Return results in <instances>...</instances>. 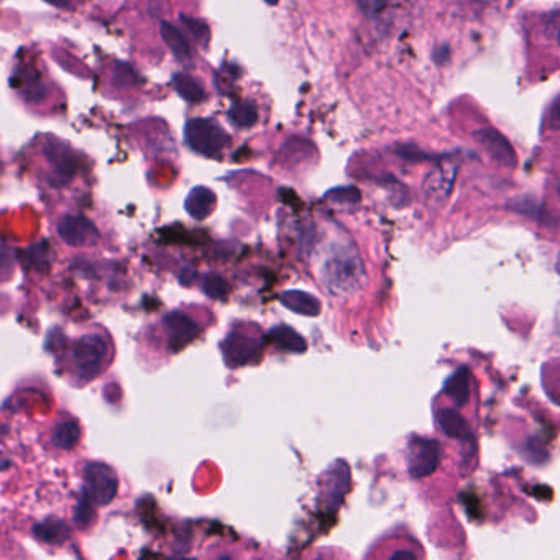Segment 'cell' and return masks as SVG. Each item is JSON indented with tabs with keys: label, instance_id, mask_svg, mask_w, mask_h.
<instances>
[{
	"label": "cell",
	"instance_id": "cell-28",
	"mask_svg": "<svg viewBox=\"0 0 560 560\" xmlns=\"http://www.w3.org/2000/svg\"><path fill=\"white\" fill-rule=\"evenodd\" d=\"M547 127L560 130V97L551 105V111L547 115Z\"/></svg>",
	"mask_w": 560,
	"mask_h": 560
},
{
	"label": "cell",
	"instance_id": "cell-24",
	"mask_svg": "<svg viewBox=\"0 0 560 560\" xmlns=\"http://www.w3.org/2000/svg\"><path fill=\"white\" fill-rule=\"evenodd\" d=\"M94 500L89 496V493L83 492V496L79 498V503H77L76 511H75V523H76L77 527H85L89 526L91 523H93L94 519V509H93Z\"/></svg>",
	"mask_w": 560,
	"mask_h": 560
},
{
	"label": "cell",
	"instance_id": "cell-7",
	"mask_svg": "<svg viewBox=\"0 0 560 560\" xmlns=\"http://www.w3.org/2000/svg\"><path fill=\"white\" fill-rule=\"evenodd\" d=\"M262 348V340L242 332H230L222 342V355L230 368L242 366L252 362Z\"/></svg>",
	"mask_w": 560,
	"mask_h": 560
},
{
	"label": "cell",
	"instance_id": "cell-10",
	"mask_svg": "<svg viewBox=\"0 0 560 560\" xmlns=\"http://www.w3.org/2000/svg\"><path fill=\"white\" fill-rule=\"evenodd\" d=\"M163 325L168 332L171 340V348L176 352L179 348L185 347L189 342L197 337L199 325L191 315L181 311H173L163 317Z\"/></svg>",
	"mask_w": 560,
	"mask_h": 560
},
{
	"label": "cell",
	"instance_id": "cell-18",
	"mask_svg": "<svg viewBox=\"0 0 560 560\" xmlns=\"http://www.w3.org/2000/svg\"><path fill=\"white\" fill-rule=\"evenodd\" d=\"M437 421L441 425L442 431L445 433V435L452 437V439L465 441L468 435H470L467 421L460 416L457 411H454V409H449V407L442 409L439 416H437Z\"/></svg>",
	"mask_w": 560,
	"mask_h": 560
},
{
	"label": "cell",
	"instance_id": "cell-3",
	"mask_svg": "<svg viewBox=\"0 0 560 560\" xmlns=\"http://www.w3.org/2000/svg\"><path fill=\"white\" fill-rule=\"evenodd\" d=\"M185 140L193 152L215 158L230 145L227 132L211 119L187 120Z\"/></svg>",
	"mask_w": 560,
	"mask_h": 560
},
{
	"label": "cell",
	"instance_id": "cell-23",
	"mask_svg": "<svg viewBox=\"0 0 560 560\" xmlns=\"http://www.w3.org/2000/svg\"><path fill=\"white\" fill-rule=\"evenodd\" d=\"M203 291L213 299H224L229 293L227 281L217 273H205L203 276Z\"/></svg>",
	"mask_w": 560,
	"mask_h": 560
},
{
	"label": "cell",
	"instance_id": "cell-11",
	"mask_svg": "<svg viewBox=\"0 0 560 560\" xmlns=\"http://www.w3.org/2000/svg\"><path fill=\"white\" fill-rule=\"evenodd\" d=\"M350 482V472L344 462H337L334 467L327 472L325 480L323 482L324 501L325 508L337 509L340 503L344 501V495L348 490Z\"/></svg>",
	"mask_w": 560,
	"mask_h": 560
},
{
	"label": "cell",
	"instance_id": "cell-33",
	"mask_svg": "<svg viewBox=\"0 0 560 560\" xmlns=\"http://www.w3.org/2000/svg\"><path fill=\"white\" fill-rule=\"evenodd\" d=\"M555 270H557V273L560 275V254L559 256H557V262H555Z\"/></svg>",
	"mask_w": 560,
	"mask_h": 560
},
{
	"label": "cell",
	"instance_id": "cell-35",
	"mask_svg": "<svg viewBox=\"0 0 560 560\" xmlns=\"http://www.w3.org/2000/svg\"><path fill=\"white\" fill-rule=\"evenodd\" d=\"M557 40H559V45H560V28H559V35H557Z\"/></svg>",
	"mask_w": 560,
	"mask_h": 560
},
{
	"label": "cell",
	"instance_id": "cell-25",
	"mask_svg": "<svg viewBox=\"0 0 560 560\" xmlns=\"http://www.w3.org/2000/svg\"><path fill=\"white\" fill-rule=\"evenodd\" d=\"M179 18H181L183 25L186 26L191 34L195 35V40L201 43L203 46H205L207 42L211 40V30H209V26L205 25L201 20H197V18L187 17V15H181Z\"/></svg>",
	"mask_w": 560,
	"mask_h": 560
},
{
	"label": "cell",
	"instance_id": "cell-21",
	"mask_svg": "<svg viewBox=\"0 0 560 560\" xmlns=\"http://www.w3.org/2000/svg\"><path fill=\"white\" fill-rule=\"evenodd\" d=\"M53 444L61 450L75 449L81 439V429L76 421H63L53 429Z\"/></svg>",
	"mask_w": 560,
	"mask_h": 560
},
{
	"label": "cell",
	"instance_id": "cell-19",
	"mask_svg": "<svg viewBox=\"0 0 560 560\" xmlns=\"http://www.w3.org/2000/svg\"><path fill=\"white\" fill-rule=\"evenodd\" d=\"M444 391L457 406H464L468 401V396H470V376H468V370L460 368L455 374L452 375L449 380L445 382Z\"/></svg>",
	"mask_w": 560,
	"mask_h": 560
},
{
	"label": "cell",
	"instance_id": "cell-15",
	"mask_svg": "<svg viewBox=\"0 0 560 560\" xmlns=\"http://www.w3.org/2000/svg\"><path fill=\"white\" fill-rule=\"evenodd\" d=\"M34 535L42 543L58 545L68 539L69 527L63 519L48 518L35 525Z\"/></svg>",
	"mask_w": 560,
	"mask_h": 560
},
{
	"label": "cell",
	"instance_id": "cell-9",
	"mask_svg": "<svg viewBox=\"0 0 560 560\" xmlns=\"http://www.w3.org/2000/svg\"><path fill=\"white\" fill-rule=\"evenodd\" d=\"M457 175V165L442 162L425 178V195L431 203H444L449 197Z\"/></svg>",
	"mask_w": 560,
	"mask_h": 560
},
{
	"label": "cell",
	"instance_id": "cell-26",
	"mask_svg": "<svg viewBox=\"0 0 560 560\" xmlns=\"http://www.w3.org/2000/svg\"><path fill=\"white\" fill-rule=\"evenodd\" d=\"M327 197L332 203L339 204H355L360 201V193L355 187H337L327 193Z\"/></svg>",
	"mask_w": 560,
	"mask_h": 560
},
{
	"label": "cell",
	"instance_id": "cell-8",
	"mask_svg": "<svg viewBox=\"0 0 560 560\" xmlns=\"http://www.w3.org/2000/svg\"><path fill=\"white\" fill-rule=\"evenodd\" d=\"M474 136L495 162L500 163L503 166H509V168L516 165V153L509 144L508 138L500 134L496 128H480L476 130Z\"/></svg>",
	"mask_w": 560,
	"mask_h": 560
},
{
	"label": "cell",
	"instance_id": "cell-1",
	"mask_svg": "<svg viewBox=\"0 0 560 560\" xmlns=\"http://www.w3.org/2000/svg\"><path fill=\"white\" fill-rule=\"evenodd\" d=\"M321 278L332 295L350 296L362 288L365 281L364 262L354 246L335 244L324 258Z\"/></svg>",
	"mask_w": 560,
	"mask_h": 560
},
{
	"label": "cell",
	"instance_id": "cell-30",
	"mask_svg": "<svg viewBox=\"0 0 560 560\" xmlns=\"http://www.w3.org/2000/svg\"><path fill=\"white\" fill-rule=\"evenodd\" d=\"M46 4H50L56 9H69L71 7V0H45Z\"/></svg>",
	"mask_w": 560,
	"mask_h": 560
},
{
	"label": "cell",
	"instance_id": "cell-14",
	"mask_svg": "<svg viewBox=\"0 0 560 560\" xmlns=\"http://www.w3.org/2000/svg\"><path fill=\"white\" fill-rule=\"evenodd\" d=\"M214 207H215V195L205 186L195 187L185 201L186 213L195 221L207 219L213 214Z\"/></svg>",
	"mask_w": 560,
	"mask_h": 560
},
{
	"label": "cell",
	"instance_id": "cell-2",
	"mask_svg": "<svg viewBox=\"0 0 560 560\" xmlns=\"http://www.w3.org/2000/svg\"><path fill=\"white\" fill-rule=\"evenodd\" d=\"M111 356L109 342L99 334H85L76 340L71 350L73 372L81 383L94 380L107 365Z\"/></svg>",
	"mask_w": 560,
	"mask_h": 560
},
{
	"label": "cell",
	"instance_id": "cell-17",
	"mask_svg": "<svg viewBox=\"0 0 560 560\" xmlns=\"http://www.w3.org/2000/svg\"><path fill=\"white\" fill-rule=\"evenodd\" d=\"M268 337L278 347L286 350V352H291V354H305V348H307V342H305V337L288 325L273 327L272 331L268 332Z\"/></svg>",
	"mask_w": 560,
	"mask_h": 560
},
{
	"label": "cell",
	"instance_id": "cell-4",
	"mask_svg": "<svg viewBox=\"0 0 560 560\" xmlns=\"http://www.w3.org/2000/svg\"><path fill=\"white\" fill-rule=\"evenodd\" d=\"M85 490L95 505H109L119 492V478L109 465L91 462L85 467Z\"/></svg>",
	"mask_w": 560,
	"mask_h": 560
},
{
	"label": "cell",
	"instance_id": "cell-31",
	"mask_svg": "<svg viewBox=\"0 0 560 560\" xmlns=\"http://www.w3.org/2000/svg\"><path fill=\"white\" fill-rule=\"evenodd\" d=\"M401 557H407V559H415V557H416V554L411 551H398L395 552V554L391 555V559H401Z\"/></svg>",
	"mask_w": 560,
	"mask_h": 560
},
{
	"label": "cell",
	"instance_id": "cell-13",
	"mask_svg": "<svg viewBox=\"0 0 560 560\" xmlns=\"http://www.w3.org/2000/svg\"><path fill=\"white\" fill-rule=\"evenodd\" d=\"M281 305L288 307L295 315H305V317H315L321 315V301L317 297L297 289H289L281 293Z\"/></svg>",
	"mask_w": 560,
	"mask_h": 560
},
{
	"label": "cell",
	"instance_id": "cell-32",
	"mask_svg": "<svg viewBox=\"0 0 560 560\" xmlns=\"http://www.w3.org/2000/svg\"><path fill=\"white\" fill-rule=\"evenodd\" d=\"M264 2L268 5H278V0H264Z\"/></svg>",
	"mask_w": 560,
	"mask_h": 560
},
{
	"label": "cell",
	"instance_id": "cell-20",
	"mask_svg": "<svg viewBox=\"0 0 560 560\" xmlns=\"http://www.w3.org/2000/svg\"><path fill=\"white\" fill-rule=\"evenodd\" d=\"M173 85L179 94V97L191 104H199V102L205 101L207 97V94L204 91L203 85L197 83V79L185 73H176L173 76Z\"/></svg>",
	"mask_w": 560,
	"mask_h": 560
},
{
	"label": "cell",
	"instance_id": "cell-27",
	"mask_svg": "<svg viewBox=\"0 0 560 560\" xmlns=\"http://www.w3.org/2000/svg\"><path fill=\"white\" fill-rule=\"evenodd\" d=\"M356 2H358L360 9L364 10L366 15L378 14V12H382L390 4V0H356Z\"/></svg>",
	"mask_w": 560,
	"mask_h": 560
},
{
	"label": "cell",
	"instance_id": "cell-16",
	"mask_svg": "<svg viewBox=\"0 0 560 560\" xmlns=\"http://www.w3.org/2000/svg\"><path fill=\"white\" fill-rule=\"evenodd\" d=\"M163 40L166 43V46L170 48L171 53L175 55L176 60L181 63H187L191 60V46L187 43L185 35L181 34V30L175 25H171L170 22H162L160 25Z\"/></svg>",
	"mask_w": 560,
	"mask_h": 560
},
{
	"label": "cell",
	"instance_id": "cell-12",
	"mask_svg": "<svg viewBox=\"0 0 560 560\" xmlns=\"http://www.w3.org/2000/svg\"><path fill=\"white\" fill-rule=\"evenodd\" d=\"M45 155L55 168V178H56L55 181H58L61 185L69 183V179L76 173V162L68 148L63 145H48L45 148Z\"/></svg>",
	"mask_w": 560,
	"mask_h": 560
},
{
	"label": "cell",
	"instance_id": "cell-22",
	"mask_svg": "<svg viewBox=\"0 0 560 560\" xmlns=\"http://www.w3.org/2000/svg\"><path fill=\"white\" fill-rule=\"evenodd\" d=\"M230 124L237 128L254 127L258 120V111L254 102H235L229 111Z\"/></svg>",
	"mask_w": 560,
	"mask_h": 560
},
{
	"label": "cell",
	"instance_id": "cell-6",
	"mask_svg": "<svg viewBox=\"0 0 560 560\" xmlns=\"http://www.w3.org/2000/svg\"><path fill=\"white\" fill-rule=\"evenodd\" d=\"M58 235L69 246H94L101 238L95 224L79 214H66L61 217Z\"/></svg>",
	"mask_w": 560,
	"mask_h": 560
},
{
	"label": "cell",
	"instance_id": "cell-5",
	"mask_svg": "<svg viewBox=\"0 0 560 560\" xmlns=\"http://www.w3.org/2000/svg\"><path fill=\"white\" fill-rule=\"evenodd\" d=\"M441 447L433 439L415 437L407 445V470L415 478L431 475L439 465Z\"/></svg>",
	"mask_w": 560,
	"mask_h": 560
},
{
	"label": "cell",
	"instance_id": "cell-29",
	"mask_svg": "<svg viewBox=\"0 0 560 560\" xmlns=\"http://www.w3.org/2000/svg\"><path fill=\"white\" fill-rule=\"evenodd\" d=\"M195 280V272L193 268H185L183 272L179 273V283L183 286H191V283Z\"/></svg>",
	"mask_w": 560,
	"mask_h": 560
},
{
	"label": "cell",
	"instance_id": "cell-34",
	"mask_svg": "<svg viewBox=\"0 0 560 560\" xmlns=\"http://www.w3.org/2000/svg\"><path fill=\"white\" fill-rule=\"evenodd\" d=\"M480 2H495V0H480Z\"/></svg>",
	"mask_w": 560,
	"mask_h": 560
}]
</instances>
